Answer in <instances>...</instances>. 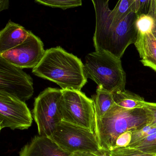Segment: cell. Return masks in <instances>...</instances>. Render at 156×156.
Listing matches in <instances>:
<instances>
[{
	"label": "cell",
	"mask_w": 156,
	"mask_h": 156,
	"mask_svg": "<svg viewBox=\"0 0 156 156\" xmlns=\"http://www.w3.org/2000/svg\"><path fill=\"white\" fill-rule=\"evenodd\" d=\"M19 156H69L48 136H37L22 147Z\"/></svg>",
	"instance_id": "30bf717a"
},
{
	"label": "cell",
	"mask_w": 156,
	"mask_h": 156,
	"mask_svg": "<svg viewBox=\"0 0 156 156\" xmlns=\"http://www.w3.org/2000/svg\"><path fill=\"white\" fill-rule=\"evenodd\" d=\"M9 0H0V11L7 10L9 7Z\"/></svg>",
	"instance_id": "603a6c76"
},
{
	"label": "cell",
	"mask_w": 156,
	"mask_h": 156,
	"mask_svg": "<svg viewBox=\"0 0 156 156\" xmlns=\"http://www.w3.org/2000/svg\"><path fill=\"white\" fill-rule=\"evenodd\" d=\"M0 92L12 95L25 102L34 93L32 77L0 57Z\"/></svg>",
	"instance_id": "52a82bcc"
},
{
	"label": "cell",
	"mask_w": 156,
	"mask_h": 156,
	"mask_svg": "<svg viewBox=\"0 0 156 156\" xmlns=\"http://www.w3.org/2000/svg\"><path fill=\"white\" fill-rule=\"evenodd\" d=\"M152 121V114L146 107L125 109L114 103L104 115L95 119V134L100 149L112 150L120 135L139 130Z\"/></svg>",
	"instance_id": "7a4b0ae2"
},
{
	"label": "cell",
	"mask_w": 156,
	"mask_h": 156,
	"mask_svg": "<svg viewBox=\"0 0 156 156\" xmlns=\"http://www.w3.org/2000/svg\"><path fill=\"white\" fill-rule=\"evenodd\" d=\"M45 52L42 40L31 32L24 42L0 54V57L17 67L34 69L40 63Z\"/></svg>",
	"instance_id": "9c48e42d"
},
{
	"label": "cell",
	"mask_w": 156,
	"mask_h": 156,
	"mask_svg": "<svg viewBox=\"0 0 156 156\" xmlns=\"http://www.w3.org/2000/svg\"><path fill=\"white\" fill-rule=\"evenodd\" d=\"M127 147L135 148L144 153L156 155V133L143 140L129 145Z\"/></svg>",
	"instance_id": "9a60e30c"
},
{
	"label": "cell",
	"mask_w": 156,
	"mask_h": 156,
	"mask_svg": "<svg viewBox=\"0 0 156 156\" xmlns=\"http://www.w3.org/2000/svg\"><path fill=\"white\" fill-rule=\"evenodd\" d=\"M156 133V125L152 123L148 124L143 128L132 132V141L129 145L143 140Z\"/></svg>",
	"instance_id": "e0dca14e"
},
{
	"label": "cell",
	"mask_w": 156,
	"mask_h": 156,
	"mask_svg": "<svg viewBox=\"0 0 156 156\" xmlns=\"http://www.w3.org/2000/svg\"><path fill=\"white\" fill-rule=\"evenodd\" d=\"M32 73L57 83L62 90H81L88 79L81 60L60 47L45 50Z\"/></svg>",
	"instance_id": "6da1fadb"
},
{
	"label": "cell",
	"mask_w": 156,
	"mask_h": 156,
	"mask_svg": "<svg viewBox=\"0 0 156 156\" xmlns=\"http://www.w3.org/2000/svg\"><path fill=\"white\" fill-rule=\"evenodd\" d=\"M84 71L87 78L112 93L125 90L126 74L121 58L105 51L89 53L85 57Z\"/></svg>",
	"instance_id": "3957f363"
},
{
	"label": "cell",
	"mask_w": 156,
	"mask_h": 156,
	"mask_svg": "<svg viewBox=\"0 0 156 156\" xmlns=\"http://www.w3.org/2000/svg\"><path fill=\"white\" fill-rule=\"evenodd\" d=\"M92 99L94 103L95 119L102 117L114 104L113 93L101 86H98L96 94L93 95Z\"/></svg>",
	"instance_id": "4fadbf2b"
},
{
	"label": "cell",
	"mask_w": 156,
	"mask_h": 156,
	"mask_svg": "<svg viewBox=\"0 0 156 156\" xmlns=\"http://www.w3.org/2000/svg\"><path fill=\"white\" fill-rule=\"evenodd\" d=\"M35 2L53 8L63 10L78 7L82 5V0H34Z\"/></svg>",
	"instance_id": "2e32d148"
},
{
	"label": "cell",
	"mask_w": 156,
	"mask_h": 156,
	"mask_svg": "<svg viewBox=\"0 0 156 156\" xmlns=\"http://www.w3.org/2000/svg\"><path fill=\"white\" fill-rule=\"evenodd\" d=\"M111 156H156L132 147H120L109 150Z\"/></svg>",
	"instance_id": "ac0fdd59"
},
{
	"label": "cell",
	"mask_w": 156,
	"mask_h": 156,
	"mask_svg": "<svg viewBox=\"0 0 156 156\" xmlns=\"http://www.w3.org/2000/svg\"><path fill=\"white\" fill-rule=\"evenodd\" d=\"M62 151L71 154L100 149L96 134L87 128L62 121L48 136Z\"/></svg>",
	"instance_id": "8992f818"
},
{
	"label": "cell",
	"mask_w": 156,
	"mask_h": 156,
	"mask_svg": "<svg viewBox=\"0 0 156 156\" xmlns=\"http://www.w3.org/2000/svg\"><path fill=\"white\" fill-rule=\"evenodd\" d=\"M69 156H111L109 150L103 149L93 152H78L70 154Z\"/></svg>",
	"instance_id": "ffe728a7"
},
{
	"label": "cell",
	"mask_w": 156,
	"mask_h": 156,
	"mask_svg": "<svg viewBox=\"0 0 156 156\" xmlns=\"http://www.w3.org/2000/svg\"><path fill=\"white\" fill-rule=\"evenodd\" d=\"M30 33L20 25L9 21L0 32V54L21 44Z\"/></svg>",
	"instance_id": "8fae6325"
},
{
	"label": "cell",
	"mask_w": 156,
	"mask_h": 156,
	"mask_svg": "<svg viewBox=\"0 0 156 156\" xmlns=\"http://www.w3.org/2000/svg\"><path fill=\"white\" fill-rule=\"evenodd\" d=\"M32 122V113L25 102L0 92V130H25L31 126Z\"/></svg>",
	"instance_id": "ba28073f"
},
{
	"label": "cell",
	"mask_w": 156,
	"mask_h": 156,
	"mask_svg": "<svg viewBox=\"0 0 156 156\" xmlns=\"http://www.w3.org/2000/svg\"><path fill=\"white\" fill-rule=\"evenodd\" d=\"M134 44L143 65L156 72V34L151 32L137 33Z\"/></svg>",
	"instance_id": "7c38bea8"
},
{
	"label": "cell",
	"mask_w": 156,
	"mask_h": 156,
	"mask_svg": "<svg viewBox=\"0 0 156 156\" xmlns=\"http://www.w3.org/2000/svg\"><path fill=\"white\" fill-rule=\"evenodd\" d=\"M61 89L48 87L35 99L33 115L38 135L49 136L63 121L60 107Z\"/></svg>",
	"instance_id": "5b68a950"
},
{
	"label": "cell",
	"mask_w": 156,
	"mask_h": 156,
	"mask_svg": "<svg viewBox=\"0 0 156 156\" xmlns=\"http://www.w3.org/2000/svg\"><path fill=\"white\" fill-rule=\"evenodd\" d=\"M150 0H139V11L137 15L148 13Z\"/></svg>",
	"instance_id": "44dd1931"
},
{
	"label": "cell",
	"mask_w": 156,
	"mask_h": 156,
	"mask_svg": "<svg viewBox=\"0 0 156 156\" xmlns=\"http://www.w3.org/2000/svg\"><path fill=\"white\" fill-rule=\"evenodd\" d=\"M132 132L128 131L122 134L116 139L114 149L120 147H127L131 144L132 139Z\"/></svg>",
	"instance_id": "d6986e66"
},
{
	"label": "cell",
	"mask_w": 156,
	"mask_h": 156,
	"mask_svg": "<svg viewBox=\"0 0 156 156\" xmlns=\"http://www.w3.org/2000/svg\"><path fill=\"white\" fill-rule=\"evenodd\" d=\"M60 107L63 121L89 129L95 133L94 103L81 90H62Z\"/></svg>",
	"instance_id": "277c9868"
},
{
	"label": "cell",
	"mask_w": 156,
	"mask_h": 156,
	"mask_svg": "<svg viewBox=\"0 0 156 156\" xmlns=\"http://www.w3.org/2000/svg\"><path fill=\"white\" fill-rule=\"evenodd\" d=\"M145 107L149 110L152 114L153 121L151 123L156 125V103L146 101Z\"/></svg>",
	"instance_id": "7402d4cb"
},
{
	"label": "cell",
	"mask_w": 156,
	"mask_h": 156,
	"mask_svg": "<svg viewBox=\"0 0 156 156\" xmlns=\"http://www.w3.org/2000/svg\"><path fill=\"white\" fill-rule=\"evenodd\" d=\"M113 94L115 104L123 108L133 109L145 106L146 101L142 97L127 90Z\"/></svg>",
	"instance_id": "5bb4252c"
}]
</instances>
